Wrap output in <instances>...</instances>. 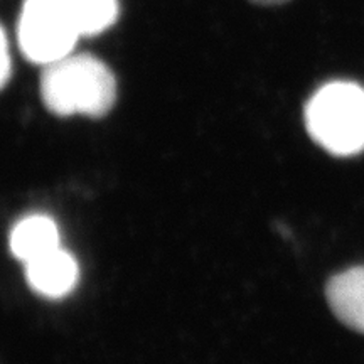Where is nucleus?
<instances>
[{"label": "nucleus", "mask_w": 364, "mask_h": 364, "mask_svg": "<svg viewBox=\"0 0 364 364\" xmlns=\"http://www.w3.org/2000/svg\"><path fill=\"white\" fill-rule=\"evenodd\" d=\"M9 78H11V53H9L6 33L0 27V90L6 86Z\"/></svg>", "instance_id": "nucleus-8"}, {"label": "nucleus", "mask_w": 364, "mask_h": 364, "mask_svg": "<svg viewBox=\"0 0 364 364\" xmlns=\"http://www.w3.org/2000/svg\"><path fill=\"white\" fill-rule=\"evenodd\" d=\"M81 36L103 33L118 17L117 0H61Z\"/></svg>", "instance_id": "nucleus-7"}, {"label": "nucleus", "mask_w": 364, "mask_h": 364, "mask_svg": "<svg viewBox=\"0 0 364 364\" xmlns=\"http://www.w3.org/2000/svg\"><path fill=\"white\" fill-rule=\"evenodd\" d=\"M80 36L61 0H26L19 19V46L29 61L48 66L70 56Z\"/></svg>", "instance_id": "nucleus-3"}, {"label": "nucleus", "mask_w": 364, "mask_h": 364, "mask_svg": "<svg viewBox=\"0 0 364 364\" xmlns=\"http://www.w3.org/2000/svg\"><path fill=\"white\" fill-rule=\"evenodd\" d=\"M311 139L332 156L364 150V88L353 81H331L312 95L304 112Z\"/></svg>", "instance_id": "nucleus-2"}, {"label": "nucleus", "mask_w": 364, "mask_h": 364, "mask_svg": "<svg viewBox=\"0 0 364 364\" xmlns=\"http://www.w3.org/2000/svg\"><path fill=\"white\" fill-rule=\"evenodd\" d=\"M255 4H262V6H279V4L289 2V0H252Z\"/></svg>", "instance_id": "nucleus-9"}, {"label": "nucleus", "mask_w": 364, "mask_h": 364, "mask_svg": "<svg viewBox=\"0 0 364 364\" xmlns=\"http://www.w3.org/2000/svg\"><path fill=\"white\" fill-rule=\"evenodd\" d=\"M327 302L343 324L364 334V267L332 277L326 287Z\"/></svg>", "instance_id": "nucleus-5"}, {"label": "nucleus", "mask_w": 364, "mask_h": 364, "mask_svg": "<svg viewBox=\"0 0 364 364\" xmlns=\"http://www.w3.org/2000/svg\"><path fill=\"white\" fill-rule=\"evenodd\" d=\"M24 267L31 289L48 299L65 297L80 280L78 262L61 247L24 263Z\"/></svg>", "instance_id": "nucleus-4"}, {"label": "nucleus", "mask_w": 364, "mask_h": 364, "mask_svg": "<svg viewBox=\"0 0 364 364\" xmlns=\"http://www.w3.org/2000/svg\"><path fill=\"white\" fill-rule=\"evenodd\" d=\"M9 247L17 260L27 263L61 247L56 221L46 215L22 218L12 228Z\"/></svg>", "instance_id": "nucleus-6"}, {"label": "nucleus", "mask_w": 364, "mask_h": 364, "mask_svg": "<svg viewBox=\"0 0 364 364\" xmlns=\"http://www.w3.org/2000/svg\"><path fill=\"white\" fill-rule=\"evenodd\" d=\"M41 95L49 112L59 117H103L117 98L113 73L90 54H70L44 66Z\"/></svg>", "instance_id": "nucleus-1"}]
</instances>
